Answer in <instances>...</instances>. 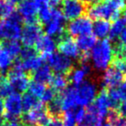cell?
<instances>
[{"instance_id":"38","label":"cell","mask_w":126,"mask_h":126,"mask_svg":"<svg viewBox=\"0 0 126 126\" xmlns=\"http://www.w3.org/2000/svg\"><path fill=\"white\" fill-rule=\"evenodd\" d=\"M116 55V59L126 60V47L118 45L114 49V56Z\"/></svg>"},{"instance_id":"16","label":"cell","mask_w":126,"mask_h":126,"mask_svg":"<svg viewBox=\"0 0 126 126\" xmlns=\"http://www.w3.org/2000/svg\"><path fill=\"white\" fill-rule=\"evenodd\" d=\"M38 8L34 0H24L18 5V15L24 20L26 23L35 22V18L37 16Z\"/></svg>"},{"instance_id":"45","label":"cell","mask_w":126,"mask_h":126,"mask_svg":"<svg viewBox=\"0 0 126 126\" xmlns=\"http://www.w3.org/2000/svg\"><path fill=\"white\" fill-rule=\"evenodd\" d=\"M80 2H82L83 3H87V4H93V3H98V1L99 0H79Z\"/></svg>"},{"instance_id":"41","label":"cell","mask_w":126,"mask_h":126,"mask_svg":"<svg viewBox=\"0 0 126 126\" xmlns=\"http://www.w3.org/2000/svg\"><path fill=\"white\" fill-rule=\"evenodd\" d=\"M117 111L122 117L126 118V100H124L119 103L118 108H117Z\"/></svg>"},{"instance_id":"40","label":"cell","mask_w":126,"mask_h":126,"mask_svg":"<svg viewBox=\"0 0 126 126\" xmlns=\"http://www.w3.org/2000/svg\"><path fill=\"white\" fill-rule=\"evenodd\" d=\"M113 66L120 70L124 76H126V60H120L115 58L113 61Z\"/></svg>"},{"instance_id":"36","label":"cell","mask_w":126,"mask_h":126,"mask_svg":"<svg viewBox=\"0 0 126 126\" xmlns=\"http://www.w3.org/2000/svg\"><path fill=\"white\" fill-rule=\"evenodd\" d=\"M104 2L119 12L125 10L126 7V0H104Z\"/></svg>"},{"instance_id":"48","label":"cell","mask_w":126,"mask_h":126,"mask_svg":"<svg viewBox=\"0 0 126 126\" xmlns=\"http://www.w3.org/2000/svg\"><path fill=\"white\" fill-rule=\"evenodd\" d=\"M3 118L0 116V126H3Z\"/></svg>"},{"instance_id":"28","label":"cell","mask_w":126,"mask_h":126,"mask_svg":"<svg viewBox=\"0 0 126 126\" xmlns=\"http://www.w3.org/2000/svg\"><path fill=\"white\" fill-rule=\"evenodd\" d=\"M107 124L111 126H126V118L118 112L117 109H111L106 114Z\"/></svg>"},{"instance_id":"42","label":"cell","mask_w":126,"mask_h":126,"mask_svg":"<svg viewBox=\"0 0 126 126\" xmlns=\"http://www.w3.org/2000/svg\"><path fill=\"white\" fill-rule=\"evenodd\" d=\"M118 45L126 47V27L118 37Z\"/></svg>"},{"instance_id":"2","label":"cell","mask_w":126,"mask_h":126,"mask_svg":"<svg viewBox=\"0 0 126 126\" xmlns=\"http://www.w3.org/2000/svg\"><path fill=\"white\" fill-rule=\"evenodd\" d=\"M22 18L17 13H14L10 17L3 20L0 23V34L7 41L18 40L22 34Z\"/></svg>"},{"instance_id":"15","label":"cell","mask_w":126,"mask_h":126,"mask_svg":"<svg viewBox=\"0 0 126 126\" xmlns=\"http://www.w3.org/2000/svg\"><path fill=\"white\" fill-rule=\"evenodd\" d=\"M93 105L94 106L98 112L99 113V115L102 116L103 118L106 116L107 112L111 109H117L118 108V106L109 97L106 88L101 89L99 94H97V97L95 98Z\"/></svg>"},{"instance_id":"35","label":"cell","mask_w":126,"mask_h":126,"mask_svg":"<svg viewBox=\"0 0 126 126\" xmlns=\"http://www.w3.org/2000/svg\"><path fill=\"white\" fill-rule=\"evenodd\" d=\"M75 109L64 112L63 114V126H76V121L74 118Z\"/></svg>"},{"instance_id":"51","label":"cell","mask_w":126,"mask_h":126,"mask_svg":"<svg viewBox=\"0 0 126 126\" xmlns=\"http://www.w3.org/2000/svg\"><path fill=\"white\" fill-rule=\"evenodd\" d=\"M104 126H111V125H110L109 124H105V125H104Z\"/></svg>"},{"instance_id":"22","label":"cell","mask_w":126,"mask_h":126,"mask_svg":"<svg viewBox=\"0 0 126 126\" xmlns=\"http://www.w3.org/2000/svg\"><path fill=\"white\" fill-rule=\"evenodd\" d=\"M97 39L93 36V34H86L79 36L76 40V43L79 47V51L83 53H88V51H91L92 49L95 47L97 44Z\"/></svg>"},{"instance_id":"24","label":"cell","mask_w":126,"mask_h":126,"mask_svg":"<svg viewBox=\"0 0 126 126\" xmlns=\"http://www.w3.org/2000/svg\"><path fill=\"white\" fill-rule=\"evenodd\" d=\"M22 105L23 111L27 112V111H31L35 108L43 106L44 104L37 97L34 96L32 94L28 92V93H24L22 96Z\"/></svg>"},{"instance_id":"34","label":"cell","mask_w":126,"mask_h":126,"mask_svg":"<svg viewBox=\"0 0 126 126\" xmlns=\"http://www.w3.org/2000/svg\"><path fill=\"white\" fill-rule=\"evenodd\" d=\"M57 94L58 93H56L52 88H50V87H46L43 94H42V95L41 96L40 100L42 101L43 104L44 103H47L48 104V103L50 102L52 100H54V97L57 95Z\"/></svg>"},{"instance_id":"6","label":"cell","mask_w":126,"mask_h":126,"mask_svg":"<svg viewBox=\"0 0 126 126\" xmlns=\"http://www.w3.org/2000/svg\"><path fill=\"white\" fill-rule=\"evenodd\" d=\"M44 58L49 63V68L56 74H63L67 76L74 68L73 60L60 52H54L44 56Z\"/></svg>"},{"instance_id":"18","label":"cell","mask_w":126,"mask_h":126,"mask_svg":"<svg viewBox=\"0 0 126 126\" xmlns=\"http://www.w3.org/2000/svg\"><path fill=\"white\" fill-rule=\"evenodd\" d=\"M60 94L62 104L63 112L76 109V88L75 87H68L64 91L58 93Z\"/></svg>"},{"instance_id":"8","label":"cell","mask_w":126,"mask_h":126,"mask_svg":"<svg viewBox=\"0 0 126 126\" xmlns=\"http://www.w3.org/2000/svg\"><path fill=\"white\" fill-rule=\"evenodd\" d=\"M50 116L43 106L24 112L21 116V122L28 126H43L49 121Z\"/></svg>"},{"instance_id":"12","label":"cell","mask_w":126,"mask_h":126,"mask_svg":"<svg viewBox=\"0 0 126 126\" xmlns=\"http://www.w3.org/2000/svg\"><path fill=\"white\" fill-rule=\"evenodd\" d=\"M8 81L14 90L17 91V93H25L26 90L29 86V76L25 74V72L18 71V70L10 69L8 73Z\"/></svg>"},{"instance_id":"46","label":"cell","mask_w":126,"mask_h":126,"mask_svg":"<svg viewBox=\"0 0 126 126\" xmlns=\"http://www.w3.org/2000/svg\"><path fill=\"white\" fill-rule=\"evenodd\" d=\"M3 114V102L2 98H0V116Z\"/></svg>"},{"instance_id":"20","label":"cell","mask_w":126,"mask_h":126,"mask_svg":"<svg viewBox=\"0 0 126 126\" xmlns=\"http://www.w3.org/2000/svg\"><path fill=\"white\" fill-rule=\"evenodd\" d=\"M52 76V70L49 68V65L46 64H43L42 66H41L39 69H37L36 70L31 73V77L33 78L34 81L42 83V84L44 85L49 83Z\"/></svg>"},{"instance_id":"49","label":"cell","mask_w":126,"mask_h":126,"mask_svg":"<svg viewBox=\"0 0 126 126\" xmlns=\"http://www.w3.org/2000/svg\"><path fill=\"white\" fill-rule=\"evenodd\" d=\"M124 10H125V12H124V14H125V19L126 20V7H125V9Z\"/></svg>"},{"instance_id":"44","label":"cell","mask_w":126,"mask_h":126,"mask_svg":"<svg viewBox=\"0 0 126 126\" xmlns=\"http://www.w3.org/2000/svg\"><path fill=\"white\" fill-rule=\"evenodd\" d=\"M36 4L37 8H40L42 6H44V5H48L49 4V0H34Z\"/></svg>"},{"instance_id":"52","label":"cell","mask_w":126,"mask_h":126,"mask_svg":"<svg viewBox=\"0 0 126 126\" xmlns=\"http://www.w3.org/2000/svg\"><path fill=\"white\" fill-rule=\"evenodd\" d=\"M24 126H28V125H24Z\"/></svg>"},{"instance_id":"32","label":"cell","mask_w":126,"mask_h":126,"mask_svg":"<svg viewBox=\"0 0 126 126\" xmlns=\"http://www.w3.org/2000/svg\"><path fill=\"white\" fill-rule=\"evenodd\" d=\"M53 9L51 8L49 4L42 6L40 8H38V12H37V15H38V18L42 23H47L49 20L51 19L53 13Z\"/></svg>"},{"instance_id":"13","label":"cell","mask_w":126,"mask_h":126,"mask_svg":"<svg viewBox=\"0 0 126 126\" xmlns=\"http://www.w3.org/2000/svg\"><path fill=\"white\" fill-rule=\"evenodd\" d=\"M59 52L61 53L64 56L67 57L70 59H78L80 58L81 51H79L77 46L76 41L71 37L62 36L61 40L57 45Z\"/></svg>"},{"instance_id":"3","label":"cell","mask_w":126,"mask_h":126,"mask_svg":"<svg viewBox=\"0 0 126 126\" xmlns=\"http://www.w3.org/2000/svg\"><path fill=\"white\" fill-rule=\"evenodd\" d=\"M23 112L22 95L20 94L14 92L5 98L3 102V114L2 116L3 121L19 119Z\"/></svg>"},{"instance_id":"9","label":"cell","mask_w":126,"mask_h":126,"mask_svg":"<svg viewBox=\"0 0 126 126\" xmlns=\"http://www.w3.org/2000/svg\"><path fill=\"white\" fill-rule=\"evenodd\" d=\"M93 21L89 16H82L76 18L69 22L67 26V33L74 37H79L82 35L90 34L93 30Z\"/></svg>"},{"instance_id":"17","label":"cell","mask_w":126,"mask_h":126,"mask_svg":"<svg viewBox=\"0 0 126 126\" xmlns=\"http://www.w3.org/2000/svg\"><path fill=\"white\" fill-rule=\"evenodd\" d=\"M103 117L99 115L93 104L87 106L84 117L79 122L78 126H102Z\"/></svg>"},{"instance_id":"29","label":"cell","mask_w":126,"mask_h":126,"mask_svg":"<svg viewBox=\"0 0 126 126\" xmlns=\"http://www.w3.org/2000/svg\"><path fill=\"white\" fill-rule=\"evenodd\" d=\"M15 13V4L10 0H0V18L6 19Z\"/></svg>"},{"instance_id":"5","label":"cell","mask_w":126,"mask_h":126,"mask_svg":"<svg viewBox=\"0 0 126 126\" xmlns=\"http://www.w3.org/2000/svg\"><path fill=\"white\" fill-rule=\"evenodd\" d=\"M88 16L91 19L97 20H117L119 18L120 12L105 2H98L88 9Z\"/></svg>"},{"instance_id":"19","label":"cell","mask_w":126,"mask_h":126,"mask_svg":"<svg viewBox=\"0 0 126 126\" xmlns=\"http://www.w3.org/2000/svg\"><path fill=\"white\" fill-rule=\"evenodd\" d=\"M36 51L42 53V56L52 54L57 48V41L54 38L49 35H42L35 44Z\"/></svg>"},{"instance_id":"31","label":"cell","mask_w":126,"mask_h":126,"mask_svg":"<svg viewBox=\"0 0 126 126\" xmlns=\"http://www.w3.org/2000/svg\"><path fill=\"white\" fill-rule=\"evenodd\" d=\"M15 90L10 85V81L4 76H0V98H7L14 93Z\"/></svg>"},{"instance_id":"23","label":"cell","mask_w":126,"mask_h":126,"mask_svg":"<svg viewBox=\"0 0 126 126\" xmlns=\"http://www.w3.org/2000/svg\"><path fill=\"white\" fill-rule=\"evenodd\" d=\"M68 77L63 74H54L52 76L49 81L50 88H52L56 93H61L64 91L68 86Z\"/></svg>"},{"instance_id":"11","label":"cell","mask_w":126,"mask_h":126,"mask_svg":"<svg viewBox=\"0 0 126 126\" xmlns=\"http://www.w3.org/2000/svg\"><path fill=\"white\" fill-rule=\"evenodd\" d=\"M86 6L79 0H64L61 3V12L65 20L72 21L82 16Z\"/></svg>"},{"instance_id":"37","label":"cell","mask_w":126,"mask_h":126,"mask_svg":"<svg viewBox=\"0 0 126 126\" xmlns=\"http://www.w3.org/2000/svg\"><path fill=\"white\" fill-rule=\"evenodd\" d=\"M35 55H37L36 51L34 50L33 47H24L20 53V59H27Z\"/></svg>"},{"instance_id":"39","label":"cell","mask_w":126,"mask_h":126,"mask_svg":"<svg viewBox=\"0 0 126 126\" xmlns=\"http://www.w3.org/2000/svg\"><path fill=\"white\" fill-rule=\"evenodd\" d=\"M43 126H63V117H50Z\"/></svg>"},{"instance_id":"53","label":"cell","mask_w":126,"mask_h":126,"mask_svg":"<svg viewBox=\"0 0 126 126\" xmlns=\"http://www.w3.org/2000/svg\"><path fill=\"white\" fill-rule=\"evenodd\" d=\"M0 37H1V34H0Z\"/></svg>"},{"instance_id":"21","label":"cell","mask_w":126,"mask_h":126,"mask_svg":"<svg viewBox=\"0 0 126 126\" xmlns=\"http://www.w3.org/2000/svg\"><path fill=\"white\" fill-rule=\"evenodd\" d=\"M111 23L109 21L105 20H97L93 24V36L96 39L104 40L107 36H109Z\"/></svg>"},{"instance_id":"27","label":"cell","mask_w":126,"mask_h":126,"mask_svg":"<svg viewBox=\"0 0 126 126\" xmlns=\"http://www.w3.org/2000/svg\"><path fill=\"white\" fill-rule=\"evenodd\" d=\"M126 27V20L125 18H118L113 22L112 24H111L110 28L109 38L111 40H116L118 39L119 35L123 32V30Z\"/></svg>"},{"instance_id":"50","label":"cell","mask_w":126,"mask_h":126,"mask_svg":"<svg viewBox=\"0 0 126 126\" xmlns=\"http://www.w3.org/2000/svg\"><path fill=\"white\" fill-rule=\"evenodd\" d=\"M2 50H3V47H2V46H1V44H0V53H1Z\"/></svg>"},{"instance_id":"14","label":"cell","mask_w":126,"mask_h":126,"mask_svg":"<svg viewBox=\"0 0 126 126\" xmlns=\"http://www.w3.org/2000/svg\"><path fill=\"white\" fill-rule=\"evenodd\" d=\"M125 81V76L116 67H109L104 70L102 77H101V84L103 88L110 89L118 87Z\"/></svg>"},{"instance_id":"43","label":"cell","mask_w":126,"mask_h":126,"mask_svg":"<svg viewBox=\"0 0 126 126\" xmlns=\"http://www.w3.org/2000/svg\"><path fill=\"white\" fill-rule=\"evenodd\" d=\"M61 3H62V0H49V5L54 9H57V7Z\"/></svg>"},{"instance_id":"26","label":"cell","mask_w":126,"mask_h":126,"mask_svg":"<svg viewBox=\"0 0 126 126\" xmlns=\"http://www.w3.org/2000/svg\"><path fill=\"white\" fill-rule=\"evenodd\" d=\"M14 60L15 58L3 48L0 53V76H4V74L8 73L13 65Z\"/></svg>"},{"instance_id":"47","label":"cell","mask_w":126,"mask_h":126,"mask_svg":"<svg viewBox=\"0 0 126 126\" xmlns=\"http://www.w3.org/2000/svg\"><path fill=\"white\" fill-rule=\"evenodd\" d=\"M10 2H12V3H14V4H15L16 3H20L21 2H23V1H24V0H10Z\"/></svg>"},{"instance_id":"4","label":"cell","mask_w":126,"mask_h":126,"mask_svg":"<svg viewBox=\"0 0 126 126\" xmlns=\"http://www.w3.org/2000/svg\"><path fill=\"white\" fill-rule=\"evenodd\" d=\"M76 88V103L77 106H88L97 97V85L93 81L85 80Z\"/></svg>"},{"instance_id":"10","label":"cell","mask_w":126,"mask_h":126,"mask_svg":"<svg viewBox=\"0 0 126 126\" xmlns=\"http://www.w3.org/2000/svg\"><path fill=\"white\" fill-rule=\"evenodd\" d=\"M42 35V26L36 22H28L23 28L21 40L25 47H33Z\"/></svg>"},{"instance_id":"1","label":"cell","mask_w":126,"mask_h":126,"mask_svg":"<svg viewBox=\"0 0 126 126\" xmlns=\"http://www.w3.org/2000/svg\"><path fill=\"white\" fill-rule=\"evenodd\" d=\"M90 63L98 71H104L114 60V47L109 40H101L90 51Z\"/></svg>"},{"instance_id":"33","label":"cell","mask_w":126,"mask_h":126,"mask_svg":"<svg viewBox=\"0 0 126 126\" xmlns=\"http://www.w3.org/2000/svg\"><path fill=\"white\" fill-rule=\"evenodd\" d=\"M46 88V86L44 84H42V83H38L35 82V81H30L29 86V93L32 94L34 96L37 97V98L40 100L41 96L43 94L44 90Z\"/></svg>"},{"instance_id":"25","label":"cell","mask_w":126,"mask_h":126,"mask_svg":"<svg viewBox=\"0 0 126 126\" xmlns=\"http://www.w3.org/2000/svg\"><path fill=\"white\" fill-rule=\"evenodd\" d=\"M45 107L50 117H63L62 104L59 94H57L54 100L48 103Z\"/></svg>"},{"instance_id":"30","label":"cell","mask_w":126,"mask_h":126,"mask_svg":"<svg viewBox=\"0 0 126 126\" xmlns=\"http://www.w3.org/2000/svg\"><path fill=\"white\" fill-rule=\"evenodd\" d=\"M3 49H5L14 58H17L20 56V53L22 51V44L18 40H9L5 43Z\"/></svg>"},{"instance_id":"7","label":"cell","mask_w":126,"mask_h":126,"mask_svg":"<svg viewBox=\"0 0 126 126\" xmlns=\"http://www.w3.org/2000/svg\"><path fill=\"white\" fill-rule=\"evenodd\" d=\"M65 30V18L59 9H53L51 19L44 24V31L47 35L53 38L62 37Z\"/></svg>"}]
</instances>
